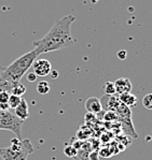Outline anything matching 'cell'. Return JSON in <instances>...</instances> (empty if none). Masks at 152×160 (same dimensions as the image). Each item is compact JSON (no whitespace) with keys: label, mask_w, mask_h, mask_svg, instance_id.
I'll return each instance as SVG.
<instances>
[{"label":"cell","mask_w":152,"mask_h":160,"mask_svg":"<svg viewBox=\"0 0 152 160\" xmlns=\"http://www.w3.org/2000/svg\"><path fill=\"white\" fill-rule=\"evenodd\" d=\"M89 159L90 160H99V154L97 151H91L89 154Z\"/></svg>","instance_id":"19"},{"label":"cell","mask_w":152,"mask_h":160,"mask_svg":"<svg viewBox=\"0 0 152 160\" xmlns=\"http://www.w3.org/2000/svg\"><path fill=\"white\" fill-rule=\"evenodd\" d=\"M24 122L14 115L10 111L0 110V130H8L16 135L15 138L22 140V127Z\"/></svg>","instance_id":"4"},{"label":"cell","mask_w":152,"mask_h":160,"mask_svg":"<svg viewBox=\"0 0 152 160\" xmlns=\"http://www.w3.org/2000/svg\"><path fill=\"white\" fill-rule=\"evenodd\" d=\"M37 92L40 95H45L50 92V84L46 81H40V82L37 84Z\"/></svg>","instance_id":"12"},{"label":"cell","mask_w":152,"mask_h":160,"mask_svg":"<svg viewBox=\"0 0 152 160\" xmlns=\"http://www.w3.org/2000/svg\"><path fill=\"white\" fill-rule=\"evenodd\" d=\"M26 92V87L24 85H22L21 83H16L14 84V86L12 87V90H11V95H14V96H18V97H23V95Z\"/></svg>","instance_id":"11"},{"label":"cell","mask_w":152,"mask_h":160,"mask_svg":"<svg viewBox=\"0 0 152 160\" xmlns=\"http://www.w3.org/2000/svg\"><path fill=\"white\" fill-rule=\"evenodd\" d=\"M100 157H104V158H108V157L111 156V152L109 151V148H102L98 152Z\"/></svg>","instance_id":"18"},{"label":"cell","mask_w":152,"mask_h":160,"mask_svg":"<svg viewBox=\"0 0 152 160\" xmlns=\"http://www.w3.org/2000/svg\"><path fill=\"white\" fill-rule=\"evenodd\" d=\"M64 154L67 157H69V158H73V157L77 155V149H75L71 145L68 144V145H66L65 148H64Z\"/></svg>","instance_id":"16"},{"label":"cell","mask_w":152,"mask_h":160,"mask_svg":"<svg viewBox=\"0 0 152 160\" xmlns=\"http://www.w3.org/2000/svg\"><path fill=\"white\" fill-rule=\"evenodd\" d=\"M104 92L106 96H114L116 95V87L113 82H106L104 85Z\"/></svg>","instance_id":"13"},{"label":"cell","mask_w":152,"mask_h":160,"mask_svg":"<svg viewBox=\"0 0 152 160\" xmlns=\"http://www.w3.org/2000/svg\"><path fill=\"white\" fill-rule=\"evenodd\" d=\"M37 57H38V55L34 50L22 55L21 57L15 59L11 65L3 69L1 75H0V80L8 81L13 84L18 83L21 78L29 70V68H31V65L37 59Z\"/></svg>","instance_id":"2"},{"label":"cell","mask_w":152,"mask_h":160,"mask_svg":"<svg viewBox=\"0 0 152 160\" xmlns=\"http://www.w3.org/2000/svg\"><path fill=\"white\" fill-rule=\"evenodd\" d=\"M31 67H33V72L37 76H46L50 74L52 70V65L46 59H36Z\"/></svg>","instance_id":"5"},{"label":"cell","mask_w":152,"mask_h":160,"mask_svg":"<svg viewBox=\"0 0 152 160\" xmlns=\"http://www.w3.org/2000/svg\"><path fill=\"white\" fill-rule=\"evenodd\" d=\"M85 110L91 114H99L102 111L100 100L96 97H91L85 101Z\"/></svg>","instance_id":"7"},{"label":"cell","mask_w":152,"mask_h":160,"mask_svg":"<svg viewBox=\"0 0 152 160\" xmlns=\"http://www.w3.org/2000/svg\"><path fill=\"white\" fill-rule=\"evenodd\" d=\"M75 21L76 17L71 14L56 21V23L42 39L34 42V51L37 53V55L39 56L40 54L50 53L73 45L75 40L71 36L70 27L75 23Z\"/></svg>","instance_id":"1"},{"label":"cell","mask_w":152,"mask_h":160,"mask_svg":"<svg viewBox=\"0 0 152 160\" xmlns=\"http://www.w3.org/2000/svg\"><path fill=\"white\" fill-rule=\"evenodd\" d=\"M92 151V145L87 142L85 143H82V146H81L80 149L77 151V155L73 157V159L76 160H90L89 159V154Z\"/></svg>","instance_id":"9"},{"label":"cell","mask_w":152,"mask_h":160,"mask_svg":"<svg viewBox=\"0 0 152 160\" xmlns=\"http://www.w3.org/2000/svg\"><path fill=\"white\" fill-rule=\"evenodd\" d=\"M143 105L147 110H152V93H147L143 99Z\"/></svg>","instance_id":"15"},{"label":"cell","mask_w":152,"mask_h":160,"mask_svg":"<svg viewBox=\"0 0 152 160\" xmlns=\"http://www.w3.org/2000/svg\"><path fill=\"white\" fill-rule=\"evenodd\" d=\"M10 97V93L7 92H0V103L8 102Z\"/></svg>","instance_id":"17"},{"label":"cell","mask_w":152,"mask_h":160,"mask_svg":"<svg viewBox=\"0 0 152 160\" xmlns=\"http://www.w3.org/2000/svg\"><path fill=\"white\" fill-rule=\"evenodd\" d=\"M51 74H52V78H57V75H58V72L57 71H55V70H51Z\"/></svg>","instance_id":"22"},{"label":"cell","mask_w":152,"mask_h":160,"mask_svg":"<svg viewBox=\"0 0 152 160\" xmlns=\"http://www.w3.org/2000/svg\"><path fill=\"white\" fill-rule=\"evenodd\" d=\"M117 56L120 60H124V59H126V57H127V52L125 50H121L117 53Z\"/></svg>","instance_id":"20"},{"label":"cell","mask_w":152,"mask_h":160,"mask_svg":"<svg viewBox=\"0 0 152 160\" xmlns=\"http://www.w3.org/2000/svg\"><path fill=\"white\" fill-rule=\"evenodd\" d=\"M14 115L19 118L21 120H26L29 117V111H28V103L24 98L21 99V102L18 107L14 109Z\"/></svg>","instance_id":"8"},{"label":"cell","mask_w":152,"mask_h":160,"mask_svg":"<svg viewBox=\"0 0 152 160\" xmlns=\"http://www.w3.org/2000/svg\"><path fill=\"white\" fill-rule=\"evenodd\" d=\"M33 152L34 147L30 140L13 138L9 147L0 148V157L2 160H27V157Z\"/></svg>","instance_id":"3"},{"label":"cell","mask_w":152,"mask_h":160,"mask_svg":"<svg viewBox=\"0 0 152 160\" xmlns=\"http://www.w3.org/2000/svg\"><path fill=\"white\" fill-rule=\"evenodd\" d=\"M113 83H114V87H116V93H118V95L131 92L132 87H133L132 86V82L127 78H120Z\"/></svg>","instance_id":"6"},{"label":"cell","mask_w":152,"mask_h":160,"mask_svg":"<svg viewBox=\"0 0 152 160\" xmlns=\"http://www.w3.org/2000/svg\"><path fill=\"white\" fill-rule=\"evenodd\" d=\"M21 97H18V96H14V95H10L9 97V100H8V104H9V108L12 110H14L16 107L21 102Z\"/></svg>","instance_id":"14"},{"label":"cell","mask_w":152,"mask_h":160,"mask_svg":"<svg viewBox=\"0 0 152 160\" xmlns=\"http://www.w3.org/2000/svg\"><path fill=\"white\" fill-rule=\"evenodd\" d=\"M97 1V0H92V2H96Z\"/></svg>","instance_id":"23"},{"label":"cell","mask_w":152,"mask_h":160,"mask_svg":"<svg viewBox=\"0 0 152 160\" xmlns=\"http://www.w3.org/2000/svg\"><path fill=\"white\" fill-rule=\"evenodd\" d=\"M119 100L122 104L127 108H133L137 104V98L131 92H125L122 93V95H119Z\"/></svg>","instance_id":"10"},{"label":"cell","mask_w":152,"mask_h":160,"mask_svg":"<svg viewBox=\"0 0 152 160\" xmlns=\"http://www.w3.org/2000/svg\"><path fill=\"white\" fill-rule=\"evenodd\" d=\"M37 78H38V76H37L35 73L33 72V71H31V72H29L28 74H27V80H28L29 82H35V81L37 80Z\"/></svg>","instance_id":"21"}]
</instances>
